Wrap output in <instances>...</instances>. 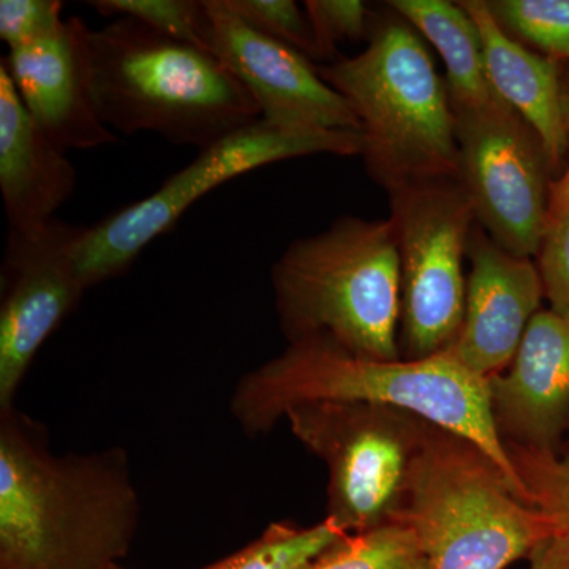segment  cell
Listing matches in <instances>:
<instances>
[{
    "label": "cell",
    "instance_id": "6da1fadb",
    "mask_svg": "<svg viewBox=\"0 0 569 569\" xmlns=\"http://www.w3.org/2000/svg\"><path fill=\"white\" fill-rule=\"evenodd\" d=\"M317 402L397 408L467 438L496 462L516 496L529 505L493 419L489 380L460 366L447 351L413 361H381L350 353L321 337L295 340L283 353L242 377L231 413L246 433L258 436L291 408Z\"/></svg>",
    "mask_w": 569,
    "mask_h": 569
},
{
    "label": "cell",
    "instance_id": "7a4b0ae2",
    "mask_svg": "<svg viewBox=\"0 0 569 569\" xmlns=\"http://www.w3.org/2000/svg\"><path fill=\"white\" fill-rule=\"evenodd\" d=\"M137 522L121 451L54 458L2 411L0 569H121Z\"/></svg>",
    "mask_w": 569,
    "mask_h": 569
},
{
    "label": "cell",
    "instance_id": "3957f363",
    "mask_svg": "<svg viewBox=\"0 0 569 569\" xmlns=\"http://www.w3.org/2000/svg\"><path fill=\"white\" fill-rule=\"evenodd\" d=\"M86 67L97 114L123 134L152 132L201 151L261 119L244 86L212 52L133 18L88 28Z\"/></svg>",
    "mask_w": 569,
    "mask_h": 569
},
{
    "label": "cell",
    "instance_id": "277c9868",
    "mask_svg": "<svg viewBox=\"0 0 569 569\" xmlns=\"http://www.w3.org/2000/svg\"><path fill=\"white\" fill-rule=\"evenodd\" d=\"M318 71L361 123L367 173L388 193L459 179L447 81L437 73L422 37L399 14L376 20L365 51Z\"/></svg>",
    "mask_w": 569,
    "mask_h": 569
},
{
    "label": "cell",
    "instance_id": "5b68a950",
    "mask_svg": "<svg viewBox=\"0 0 569 569\" xmlns=\"http://www.w3.org/2000/svg\"><path fill=\"white\" fill-rule=\"evenodd\" d=\"M271 282L288 342L321 337L362 358H402L391 217H340L321 233L296 239L272 264Z\"/></svg>",
    "mask_w": 569,
    "mask_h": 569
},
{
    "label": "cell",
    "instance_id": "8992f818",
    "mask_svg": "<svg viewBox=\"0 0 569 569\" xmlns=\"http://www.w3.org/2000/svg\"><path fill=\"white\" fill-rule=\"evenodd\" d=\"M396 520L413 533L427 569H505L559 535L482 449L433 425Z\"/></svg>",
    "mask_w": 569,
    "mask_h": 569
},
{
    "label": "cell",
    "instance_id": "52a82bcc",
    "mask_svg": "<svg viewBox=\"0 0 569 569\" xmlns=\"http://www.w3.org/2000/svg\"><path fill=\"white\" fill-rule=\"evenodd\" d=\"M356 132H284L257 121L228 134L171 176L157 192L86 227L77 249L78 276L86 290L123 274L144 247L167 233L179 217L206 193L258 168L298 157L335 153L361 156Z\"/></svg>",
    "mask_w": 569,
    "mask_h": 569
},
{
    "label": "cell",
    "instance_id": "ba28073f",
    "mask_svg": "<svg viewBox=\"0 0 569 569\" xmlns=\"http://www.w3.org/2000/svg\"><path fill=\"white\" fill-rule=\"evenodd\" d=\"M284 419L328 467V518L348 535L395 522L430 422L358 402L306 403Z\"/></svg>",
    "mask_w": 569,
    "mask_h": 569
},
{
    "label": "cell",
    "instance_id": "9c48e42d",
    "mask_svg": "<svg viewBox=\"0 0 569 569\" xmlns=\"http://www.w3.org/2000/svg\"><path fill=\"white\" fill-rule=\"evenodd\" d=\"M389 201L400 264V356L430 358L455 343L462 325L473 204L459 179L413 183Z\"/></svg>",
    "mask_w": 569,
    "mask_h": 569
},
{
    "label": "cell",
    "instance_id": "30bf717a",
    "mask_svg": "<svg viewBox=\"0 0 569 569\" xmlns=\"http://www.w3.org/2000/svg\"><path fill=\"white\" fill-rule=\"evenodd\" d=\"M452 112L459 181L477 223L508 252L537 257L548 230L552 186L541 140L503 100Z\"/></svg>",
    "mask_w": 569,
    "mask_h": 569
},
{
    "label": "cell",
    "instance_id": "8fae6325",
    "mask_svg": "<svg viewBox=\"0 0 569 569\" xmlns=\"http://www.w3.org/2000/svg\"><path fill=\"white\" fill-rule=\"evenodd\" d=\"M84 228L52 219L40 233H9L0 309L2 411L10 410L33 356L86 291L74 261Z\"/></svg>",
    "mask_w": 569,
    "mask_h": 569
},
{
    "label": "cell",
    "instance_id": "7c38bea8",
    "mask_svg": "<svg viewBox=\"0 0 569 569\" xmlns=\"http://www.w3.org/2000/svg\"><path fill=\"white\" fill-rule=\"evenodd\" d=\"M209 51L244 86L261 121L284 132H356L361 123L347 100L301 52L242 20L228 0H206Z\"/></svg>",
    "mask_w": 569,
    "mask_h": 569
},
{
    "label": "cell",
    "instance_id": "4fadbf2b",
    "mask_svg": "<svg viewBox=\"0 0 569 569\" xmlns=\"http://www.w3.org/2000/svg\"><path fill=\"white\" fill-rule=\"evenodd\" d=\"M467 258L466 309L447 353L489 380L507 370L518 353L530 321L541 310L545 287L533 258L508 252L478 223Z\"/></svg>",
    "mask_w": 569,
    "mask_h": 569
},
{
    "label": "cell",
    "instance_id": "5bb4252c",
    "mask_svg": "<svg viewBox=\"0 0 569 569\" xmlns=\"http://www.w3.org/2000/svg\"><path fill=\"white\" fill-rule=\"evenodd\" d=\"M489 391L505 443L553 451L569 425V313L539 310Z\"/></svg>",
    "mask_w": 569,
    "mask_h": 569
},
{
    "label": "cell",
    "instance_id": "9a60e30c",
    "mask_svg": "<svg viewBox=\"0 0 569 569\" xmlns=\"http://www.w3.org/2000/svg\"><path fill=\"white\" fill-rule=\"evenodd\" d=\"M86 32L84 21L70 18L56 36L9 50L0 61L26 110L63 152L118 141L93 107L86 67Z\"/></svg>",
    "mask_w": 569,
    "mask_h": 569
},
{
    "label": "cell",
    "instance_id": "2e32d148",
    "mask_svg": "<svg viewBox=\"0 0 569 569\" xmlns=\"http://www.w3.org/2000/svg\"><path fill=\"white\" fill-rule=\"evenodd\" d=\"M74 186L73 164L33 121L0 63V192L10 231L40 233Z\"/></svg>",
    "mask_w": 569,
    "mask_h": 569
},
{
    "label": "cell",
    "instance_id": "e0dca14e",
    "mask_svg": "<svg viewBox=\"0 0 569 569\" xmlns=\"http://www.w3.org/2000/svg\"><path fill=\"white\" fill-rule=\"evenodd\" d=\"M481 32L486 69L497 96L538 134L552 173L560 170L569 149L561 102L559 59L549 58L509 37L486 0H462Z\"/></svg>",
    "mask_w": 569,
    "mask_h": 569
},
{
    "label": "cell",
    "instance_id": "ac0fdd59",
    "mask_svg": "<svg viewBox=\"0 0 569 569\" xmlns=\"http://www.w3.org/2000/svg\"><path fill=\"white\" fill-rule=\"evenodd\" d=\"M388 7L429 40L443 59L452 111L471 110L501 100L489 81L481 32L462 3L392 0Z\"/></svg>",
    "mask_w": 569,
    "mask_h": 569
},
{
    "label": "cell",
    "instance_id": "d6986e66",
    "mask_svg": "<svg viewBox=\"0 0 569 569\" xmlns=\"http://www.w3.org/2000/svg\"><path fill=\"white\" fill-rule=\"evenodd\" d=\"M347 535L331 518L310 527L272 523L246 548L203 569H302Z\"/></svg>",
    "mask_w": 569,
    "mask_h": 569
},
{
    "label": "cell",
    "instance_id": "ffe728a7",
    "mask_svg": "<svg viewBox=\"0 0 569 569\" xmlns=\"http://www.w3.org/2000/svg\"><path fill=\"white\" fill-rule=\"evenodd\" d=\"M302 569H427L413 533L389 522L365 533L347 535Z\"/></svg>",
    "mask_w": 569,
    "mask_h": 569
},
{
    "label": "cell",
    "instance_id": "44dd1931",
    "mask_svg": "<svg viewBox=\"0 0 569 569\" xmlns=\"http://www.w3.org/2000/svg\"><path fill=\"white\" fill-rule=\"evenodd\" d=\"M512 39L549 58L569 56V0H486Z\"/></svg>",
    "mask_w": 569,
    "mask_h": 569
},
{
    "label": "cell",
    "instance_id": "7402d4cb",
    "mask_svg": "<svg viewBox=\"0 0 569 569\" xmlns=\"http://www.w3.org/2000/svg\"><path fill=\"white\" fill-rule=\"evenodd\" d=\"M89 6L103 17L133 18L170 39L209 51L211 20L206 0H96Z\"/></svg>",
    "mask_w": 569,
    "mask_h": 569
},
{
    "label": "cell",
    "instance_id": "603a6c76",
    "mask_svg": "<svg viewBox=\"0 0 569 569\" xmlns=\"http://www.w3.org/2000/svg\"><path fill=\"white\" fill-rule=\"evenodd\" d=\"M527 490L529 505L548 516L557 533L569 535V455L505 443Z\"/></svg>",
    "mask_w": 569,
    "mask_h": 569
},
{
    "label": "cell",
    "instance_id": "cb8c5ba5",
    "mask_svg": "<svg viewBox=\"0 0 569 569\" xmlns=\"http://www.w3.org/2000/svg\"><path fill=\"white\" fill-rule=\"evenodd\" d=\"M228 3L257 31L293 48L310 61H321L309 17L293 0H228Z\"/></svg>",
    "mask_w": 569,
    "mask_h": 569
},
{
    "label": "cell",
    "instance_id": "d4e9b609",
    "mask_svg": "<svg viewBox=\"0 0 569 569\" xmlns=\"http://www.w3.org/2000/svg\"><path fill=\"white\" fill-rule=\"evenodd\" d=\"M305 10L321 61H337V48L343 41L369 40L376 24L372 11L359 0H307Z\"/></svg>",
    "mask_w": 569,
    "mask_h": 569
},
{
    "label": "cell",
    "instance_id": "484cf974",
    "mask_svg": "<svg viewBox=\"0 0 569 569\" xmlns=\"http://www.w3.org/2000/svg\"><path fill=\"white\" fill-rule=\"evenodd\" d=\"M59 0H2L0 2V39L9 50L28 47L56 36L66 21Z\"/></svg>",
    "mask_w": 569,
    "mask_h": 569
},
{
    "label": "cell",
    "instance_id": "4316f807",
    "mask_svg": "<svg viewBox=\"0 0 569 569\" xmlns=\"http://www.w3.org/2000/svg\"><path fill=\"white\" fill-rule=\"evenodd\" d=\"M537 258L550 309L569 313V206L550 217Z\"/></svg>",
    "mask_w": 569,
    "mask_h": 569
},
{
    "label": "cell",
    "instance_id": "83f0119b",
    "mask_svg": "<svg viewBox=\"0 0 569 569\" xmlns=\"http://www.w3.org/2000/svg\"><path fill=\"white\" fill-rule=\"evenodd\" d=\"M530 569H569V535H556L530 557Z\"/></svg>",
    "mask_w": 569,
    "mask_h": 569
},
{
    "label": "cell",
    "instance_id": "f1b7e54d",
    "mask_svg": "<svg viewBox=\"0 0 569 569\" xmlns=\"http://www.w3.org/2000/svg\"><path fill=\"white\" fill-rule=\"evenodd\" d=\"M561 102H563L565 126L569 137V80L561 74ZM569 206V164L565 173L550 186L549 219Z\"/></svg>",
    "mask_w": 569,
    "mask_h": 569
},
{
    "label": "cell",
    "instance_id": "f546056e",
    "mask_svg": "<svg viewBox=\"0 0 569 569\" xmlns=\"http://www.w3.org/2000/svg\"><path fill=\"white\" fill-rule=\"evenodd\" d=\"M567 61H569V56H568V58H567Z\"/></svg>",
    "mask_w": 569,
    "mask_h": 569
}]
</instances>
